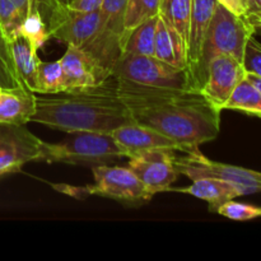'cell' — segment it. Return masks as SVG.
I'll use <instances>...</instances> for the list:
<instances>
[{
    "label": "cell",
    "mask_w": 261,
    "mask_h": 261,
    "mask_svg": "<svg viewBox=\"0 0 261 261\" xmlns=\"http://www.w3.org/2000/svg\"><path fill=\"white\" fill-rule=\"evenodd\" d=\"M158 15L144 20L138 27L130 31V33L122 42V54L154 56L155 28H157Z\"/></svg>",
    "instance_id": "19"
},
{
    "label": "cell",
    "mask_w": 261,
    "mask_h": 261,
    "mask_svg": "<svg viewBox=\"0 0 261 261\" xmlns=\"http://www.w3.org/2000/svg\"><path fill=\"white\" fill-rule=\"evenodd\" d=\"M22 22L23 17L12 0H0V27L8 42H10V40L17 35Z\"/></svg>",
    "instance_id": "26"
},
{
    "label": "cell",
    "mask_w": 261,
    "mask_h": 261,
    "mask_svg": "<svg viewBox=\"0 0 261 261\" xmlns=\"http://www.w3.org/2000/svg\"><path fill=\"white\" fill-rule=\"evenodd\" d=\"M102 0H73L68 7H70L71 9L75 10H84V12H88V10H96L99 9L101 7Z\"/></svg>",
    "instance_id": "32"
},
{
    "label": "cell",
    "mask_w": 261,
    "mask_h": 261,
    "mask_svg": "<svg viewBox=\"0 0 261 261\" xmlns=\"http://www.w3.org/2000/svg\"><path fill=\"white\" fill-rule=\"evenodd\" d=\"M193 0H161L160 15L182 38L188 54L189 27H190Z\"/></svg>",
    "instance_id": "20"
},
{
    "label": "cell",
    "mask_w": 261,
    "mask_h": 261,
    "mask_svg": "<svg viewBox=\"0 0 261 261\" xmlns=\"http://www.w3.org/2000/svg\"><path fill=\"white\" fill-rule=\"evenodd\" d=\"M217 2L223 5L224 8H227L229 12L234 13V14L240 15V17H244L247 0H217Z\"/></svg>",
    "instance_id": "31"
},
{
    "label": "cell",
    "mask_w": 261,
    "mask_h": 261,
    "mask_svg": "<svg viewBox=\"0 0 261 261\" xmlns=\"http://www.w3.org/2000/svg\"><path fill=\"white\" fill-rule=\"evenodd\" d=\"M217 213L232 221H251V219L261 217V208L250 205V204L239 203V201L232 200L226 201L218 208Z\"/></svg>",
    "instance_id": "27"
},
{
    "label": "cell",
    "mask_w": 261,
    "mask_h": 261,
    "mask_svg": "<svg viewBox=\"0 0 261 261\" xmlns=\"http://www.w3.org/2000/svg\"><path fill=\"white\" fill-rule=\"evenodd\" d=\"M46 24L51 37L84 51L111 73L122 55L120 45L103 33L99 9L84 12L56 5L48 10Z\"/></svg>",
    "instance_id": "3"
},
{
    "label": "cell",
    "mask_w": 261,
    "mask_h": 261,
    "mask_svg": "<svg viewBox=\"0 0 261 261\" xmlns=\"http://www.w3.org/2000/svg\"><path fill=\"white\" fill-rule=\"evenodd\" d=\"M242 64L246 73L254 74L261 78V43L255 38V35L247 41Z\"/></svg>",
    "instance_id": "28"
},
{
    "label": "cell",
    "mask_w": 261,
    "mask_h": 261,
    "mask_svg": "<svg viewBox=\"0 0 261 261\" xmlns=\"http://www.w3.org/2000/svg\"><path fill=\"white\" fill-rule=\"evenodd\" d=\"M117 92L133 121L157 130L189 149L218 137L222 111L198 89L149 87L117 78Z\"/></svg>",
    "instance_id": "1"
},
{
    "label": "cell",
    "mask_w": 261,
    "mask_h": 261,
    "mask_svg": "<svg viewBox=\"0 0 261 261\" xmlns=\"http://www.w3.org/2000/svg\"><path fill=\"white\" fill-rule=\"evenodd\" d=\"M94 184L86 188L73 186H55L59 191L74 198H86L88 195H98L114 199L127 204H143L153 198L142 181L129 167L121 166L98 165L92 167Z\"/></svg>",
    "instance_id": "6"
},
{
    "label": "cell",
    "mask_w": 261,
    "mask_h": 261,
    "mask_svg": "<svg viewBox=\"0 0 261 261\" xmlns=\"http://www.w3.org/2000/svg\"><path fill=\"white\" fill-rule=\"evenodd\" d=\"M254 35L255 30L245 20L244 17L229 12L227 8L218 3L203 45L200 61L201 86L205 79L206 66L212 58L219 54H224L233 56L242 63L247 41Z\"/></svg>",
    "instance_id": "5"
},
{
    "label": "cell",
    "mask_w": 261,
    "mask_h": 261,
    "mask_svg": "<svg viewBox=\"0 0 261 261\" xmlns=\"http://www.w3.org/2000/svg\"><path fill=\"white\" fill-rule=\"evenodd\" d=\"M175 166L180 175L190 180L205 176L217 177L236 186L242 195L261 193V172L212 161L199 148L185 153V155H176Z\"/></svg>",
    "instance_id": "7"
},
{
    "label": "cell",
    "mask_w": 261,
    "mask_h": 261,
    "mask_svg": "<svg viewBox=\"0 0 261 261\" xmlns=\"http://www.w3.org/2000/svg\"><path fill=\"white\" fill-rule=\"evenodd\" d=\"M71 2H73V0H47L48 10H50L51 8L56 7V5H69ZM48 10H47V13H48Z\"/></svg>",
    "instance_id": "36"
},
{
    "label": "cell",
    "mask_w": 261,
    "mask_h": 261,
    "mask_svg": "<svg viewBox=\"0 0 261 261\" xmlns=\"http://www.w3.org/2000/svg\"><path fill=\"white\" fill-rule=\"evenodd\" d=\"M112 75L143 86L190 88L188 71L168 65L154 56L122 54L112 69Z\"/></svg>",
    "instance_id": "8"
},
{
    "label": "cell",
    "mask_w": 261,
    "mask_h": 261,
    "mask_svg": "<svg viewBox=\"0 0 261 261\" xmlns=\"http://www.w3.org/2000/svg\"><path fill=\"white\" fill-rule=\"evenodd\" d=\"M154 58L177 69L188 68L186 59V46L182 38L171 25L158 15L157 28H155Z\"/></svg>",
    "instance_id": "17"
},
{
    "label": "cell",
    "mask_w": 261,
    "mask_h": 261,
    "mask_svg": "<svg viewBox=\"0 0 261 261\" xmlns=\"http://www.w3.org/2000/svg\"><path fill=\"white\" fill-rule=\"evenodd\" d=\"M31 121L65 133H111L133 119L119 96L117 78L111 75L98 86L38 94Z\"/></svg>",
    "instance_id": "2"
},
{
    "label": "cell",
    "mask_w": 261,
    "mask_h": 261,
    "mask_svg": "<svg viewBox=\"0 0 261 261\" xmlns=\"http://www.w3.org/2000/svg\"><path fill=\"white\" fill-rule=\"evenodd\" d=\"M244 18L254 28L255 32L261 30V0H247Z\"/></svg>",
    "instance_id": "30"
},
{
    "label": "cell",
    "mask_w": 261,
    "mask_h": 261,
    "mask_svg": "<svg viewBox=\"0 0 261 261\" xmlns=\"http://www.w3.org/2000/svg\"><path fill=\"white\" fill-rule=\"evenodd\" d=\"M3 89H4V88H3V87H2V86H0V92H2V91H3Z\"/></svg>",
    "instance_id": "38"
},
{
    "label": "cell",
    "mask_w": 261,
    "mask_h": 261,
    "mask_svg": "<svg viewBox=\"0 0 261 261\" xmlns=\"http://www.w3.org/2000/svg\"><path fill=\"white\" fill-rule=\"evenodd\" d=\"M160 8L161 0H127L124 15V32L121 36V46L130 31L134 30L144 20L160 14Z\"/></svg>",
    "instance_id": "24"
},
{
    "label": "cell",
    "mask_w": 261,
    "mask_h": 261,
    "mask_svg": "<svg viewBox=\"0 0 261 261\" xmlns=\"http://www.w3.org/2000/svg\"><path fill=\"white\" fill-rule=\"evenodd\" d=\"M246 76L244 64L233 56L219 54L211 59L200 92L213 106L223 111L234 88Z\"/></svg>",
    "instance_id": "11"
},
{
    "label": "cell",
    "mask_w": 261,
    "mask_h": 261,
    "mask_svg": "<svg viewBox=\"0 0 261 261\" xmlns=\"http://www.w3.org/2000/svg\"><path fill=\"white\" fill-rule=\"evenodd\" d=\"M59 60L63 66L65 91L98 86L112 75L111 70L74 46H68Z\"/></svg>",
    "instance_id": "14"
},
{
    "label": "cell",
    "mask_w": 261,
    "mask_h": 261,
    "mask_svg": "<svg viewBox=\"0 0 261 261\" xmlns=\"http://www.w3.org/2000/svg\"><path fill=\"white\" fill-rule=\"evenodd\" d=\"M170 191L188 194L201 199L209 204L211 212L217 213L219 206L226 201L242 196L241 191L232 184L217 177H199L193 180V184L188 188L170 189Z\"/></svg>",
    "instance_id": "16"
},
{
    "label": "cell",
    "mask_w": 261,
    "mask_h": 261,
    "mask_svg": "<svg viewBox=\"0 0 261 261\" xmlns=\"http://www.w3.org/2000/svg\"><path fill=\"white\" fill-rule=\"evenodd\" d=\"M217 4H218L217 0H193L190 27H189L188 54H186L188 59L186 71L189 75L190 88L198 91H200L201 88L200 61L203 45Z\"/></svg>",
    "instance_id": "12"
},
{
    "label": "cell",
    "mask_w": 261,
    "mask_h": 261,
    "mask_svg": "<svg viewBox=\"0 0 261 261\" xmlns=\"http://www.w3.org/2000/svg\"><path fill=\"white\" fill-rule=\"evenodd\" d=\"M36 112V93L27 87L0 92V122L25 125Z\"/></svg>",
    "instance_id": "15"
},
{
    "label": "cell",
    "mask_w": 261,
    "mask_h": 261,
    "mask_svg": "<svg viewBox=\"0 0 261 261\" xmlns=\"http://www.w3.org/2000/svg\"><path fill=\"white\" fill-rule=\"evenodd\" d=\"M65 91L63 66L60 60H40L33 92L38 94H55Z\"/></svg>",
    "instance_id": "23"
},
{
    "label": "cell",
    "mask_w": 261,
    "mask_h": 261,
    "mask_svg": "<svg viewBox=\"0 0 261 261\" xmlns=\"http://www.w3.org/2000/svg\"><path fill=\"white\" fill-rule=\"evenodd\" d=\"M127 0H102L99 14L103 33L121 47V36L124 32V15Z\"/></svg>",
    "instance_id": "22"
},
{
    "label": "cell",
    "mask_w": 261,
    "mask_h": 261,
    "mask_svg": "<svg viewBox=\"0 0 261 261\" xmlns=\"http://www.w3.org/2000/svg\"><path fill=\"white\" fill-rule=\"evenodd\" d=\"M125 157L111 133L70 132L60 143H42L41 161L66 165H110Z\"/></svg>",
    "instance_id": "4"
},
{
    "label": "cell",
    "mask_w": 261,
    "mask_h": 261,
    "mask_svg": "<svg viewBox=\"0 0 261 261\" xmlns=\"http://www.w3.org/2000/svg\"><path fill=\"white\" fill-rule=\"evenodd\" d=\"M0 53H2L3 58L5 59V61L8 63V65L15 71L14 68V63H13V59H12V54H10V47H9V42H8L7 37H5L4 32H3L2 27H0ZM17 73V71H15ZM18 75V74H17Z\"/></svg>",
    "instance_id": "33"
},
{
    "label": "cell",
    "mask_w": 261,
    "mask_h": 261,
    "mask_svg": "<svg viewBox=\"0 0 261 261\" xmlns=\"http://www.w3.org/2000/svg\"><path fill=\"white\" fill-rule=\"evenodd\" d=\"M224 110H233L261 117V92L245 76L224 105Z\"/></svg>",
    "instance_id": "21"
},
{
    "label": "cell",
    "mask_w": 261,
    "mask_h": 261,
    "mask_svg": "<svg viewBox=\"0 0 261 261\" xmlns=\"http://www.w3.org/2000/svg\"><path fill=\"white\" fill-rule=\"evenodd\" d=\"M111 135L122 148L125 157L130 158L138 153L152 149H170L175 152L189 153L191 149L181 143L166 137L162 133L145 125L132 121L112 130Z\"/></svg>",
    "instance_id": "13"
},
{
    "label": "cell",
    "mask_w": 261,
    "mask_h": 261,
    "mask_svg": "<svg viewBox=\"0 0 261 261\" xmlns=\"http://www.w3.org/2000/svg\"><path fill=\"white\" fill-rule=\"evenodd\" d=\"M255 33H259V35H261V30H257Z\"/></svg>",
    "instance_id": "37"
},
{
    "label": "cell",
    "mask_w": 261,
    "mask_h": 261,
    "mask_svg": "<svg viewBox=\"0 0 261 261\" xmlns=\"http://www.w3.org/2000/svg\"><path fill=\"white\" fill-rule=\"evenodd\" d=\"M42 143L25 125L0 122V177L18 172L25 163L41 161Z\"/></svg>",
    "instance_id": "9"
},
{
    "label": "cell",
    "mask_w": 261,
    "mask_h": 261,
    "mask_svg": "<svg viewBox=\"0 0 261 261\" xmlns=\"http://www.w3.org/2000/svg\"><path fill=\"white\" fill-rule=\"evenodd\" d=\"M13 4L15 5V8L18 9V12L20 13V15L23 17L24 19L27 17L28 12H30V8H31V0H12Z\"/></svg>",
    "instance_id": "34"
},
{
    "label": "cell",
    "mask_w": 261,
    "mask_h": 261,
    "mask_svg": "<svg viewBox=\"0 0 261 261\" xmlns=\"http://www.w3.org/2000/svg\"><path fill=\"white\" fill-rule=\"evenodd\" d=\"M0 86L4 89L15 88V87H27L22 81H20V78L17 75V73L8 65L5 59L3 58L2 53H0Z\"/></svg>",
    "instance_id": "29"
},
{
    "label": "cell",
    "mask_w": 261,
    "mask_h": 261,
    "mask_svg": "<svg viewBox=\"0 0 261 261\" xmlns=\"http://www.w3.org/2000/svg\"><path fill=\"white\" fill-rule=\"evenodd\" d=\"M246 78L249 79L250 82H251L252 84H254L255 87H256L257 89L261 92V78L257 75H254V74H250V73H246Z\"/></svg>",
    "instance_id": "35"
},
{
    "label": "cell",
    "mask_w": 261,
    "mask_h": 261,
    "mask_svg": "<svg viewBox=\"0 0 261 261\" xmlns=\"http://www.w3.org/2000/svg\"><path fill=\"white\" fill-rule=\"evenodd\" d=\"M9 47L18 76L33 92L38 63L41 60L37 55L38 50L31 43L28 38H25L20 33H17L10 40Z\"/></svg>",
    "instance_id": "18"
},
{
    "label": "cell",
    "mask_w": 261,
    "mask_h": 261,
    "mask_svg": "<svg viewBox=\"0 0 261 261\" xmlns=\"http://www.w3.org/2000/svg\"><path fill=\"white\" fill-rule=\"evenodd\" d=\"M18 33L28 38L37 50L42 47L43 43L51 38L46 20L43 19L42 12L36 3H31L30 12H28L27 17L23 19Z\"/></svg>",
    "instance_id": "25"
},
{
    "label": "cell",
    "mask_w": 261,
    "mask_h": 261,
    "mask_svg": "<svg viewBox=\"0 0 261 261\" xmlns=\"http://www.w3.org/2000/svg\"><path fill=\"white\" fill-rule=\"evenodd\" d=\"M175 150L152 149L129 158L127 167L137 175L150 194L170 191L180 175L175 166Z\"/></svg>",
    "instance_id": "10"
}]
</instances>
